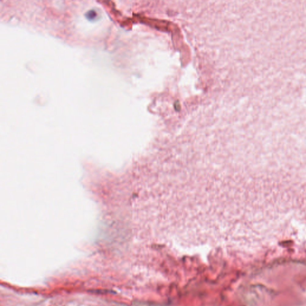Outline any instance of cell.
<instances>
[{
    "label": "cell",
    "instance_id": "6da1fadb",
    "mask_svg": "<svg viewBox=\"0 0 306 306\" xmlns=\"http://www.w3.org/2000/svg\"><path fill=\"white\" fill-rule=\"evenodd\" d=\"M97 16V13L94 10H90L87 11L85 14V17L87 18V19L90 21L95 20Z\"/></svg>",
    "mask_w": 306,
    "mask_h": 306
}]
</instances>
